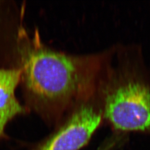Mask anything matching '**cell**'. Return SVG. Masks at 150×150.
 <instances>
[{
  "instance_id": "obj_1",
  "label": "cell",
  "mask_w": 150,
  "mask_h": 150,
  "mask_svg": "<svg viewBox=\"0 0 150 150\" xmlns=\"http://www.w3.org/2000/svg\"><path fill=\"white\" fill-rule=\"evenodd\" d=\"M18 67L28 107L56 126L77 105L96 94L113 47L86 54H69L31 37L20 25L16 35Z\"/></svg>"
},
{
  "instance_id": "obj_2",
  "label": "cell",
  "mask_w": 150,
  "mask_h": 150,
  "mask_svg": "<svg viewBox=\"0 0 150 150\" xmlns=\"http://www.w3.org/2000/svg\"><path fill=\"white\" fill-rule=\"evenodd\" d=\"M98 94L113 129L150 134V79L137 48L115 47Z\"/></svg>"
},
{
  "instance_id": "obj_3",
  "label": "cell",
  "mask_w": 150,
  "mask_h": 150,
  "mask_svg": "<svg viewBox=\"0 0 150 150\" xmlns=\"http://www.w3.org/2000/svg\"><path fill=\"white\" fill-rule=\"evenodd\" d=\"M104 120L98 92L75 106L54 132L26 150H79L86 145Z\"/></svg>"
},
{
  "instance_id": "obj_4",
  "label": "cell",
  "mask_w": 150,
  "mask_h": 150,
  "mask_svg": "<svg viewBox=\"0 0 150 150\" xmlns=\"http://www.w3.org/2000/svg\"><path fill=\"white\" fill-rule=\"evenodd\" d=\"M21 75V70L18 68H0V140L8 139L6 131L7 125L17 116L28 111L15 95Z\"/></svg>"
}]
</instances>
